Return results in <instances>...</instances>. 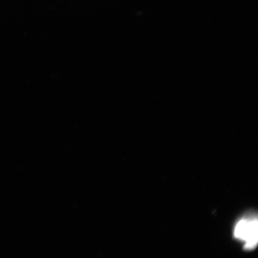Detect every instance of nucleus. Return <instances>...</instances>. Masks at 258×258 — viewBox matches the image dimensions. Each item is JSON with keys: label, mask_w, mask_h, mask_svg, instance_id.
Wrapping results in <instances>:
<instances>
[{"label": "nucleus", "mask_w": 258, "mask_h": 258, "mask_svg": "<svg viewBox=\"0 0 258 258\" xmlns=\"http://www.w3.org/2000/svg\"><path fill=\"white\" fill-rule=\"evenodd\" d=\"M235 239L244 244V249L250 250L255 248L258 242V222L253 214L242 218L235 224L234 230Z\"/></svg>", "instance_id": "nucleus-1"}]
</instances>
